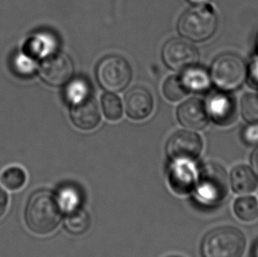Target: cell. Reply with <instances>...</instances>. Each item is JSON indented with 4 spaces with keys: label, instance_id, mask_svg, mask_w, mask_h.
<instances>
[{
    "label": "cell",
    "instance_id": "6da1fadb",
    "mask_svg": "<svg viewBox=\"0 0 258 257\" xmlns=\"http://www.w3.org/2000/svg\"><path fill=\"white\" fill-rule=\"evenodd\" d=\"M62 208L56 195L49 190H37L29 197L25 205V226L36 235H48L59 225Z\"/></svg>",
    "mask_w": 258,
    "mask_h": 257
},
{
    "label": "cell",
    "instance_id": "7a4b0ae2",
    "mask_svg": "<svg viewBox=\"0 0 258 257\" xmlns=\"http://www.w3.org/2000/svg\"><path fill=\"white\" fill-rule=\"evenodd\" d=\"M246 248L242 231L234 226H220L211 230L203 239V257H241Z\"/></svg>",
    "mask_w": 258,
    "mask_h": 257
},
{
    "label": "cell",
    "instance_id": "3957f363",
    "mask_svg": "<svg viewBox=\"0 0 258 257\" xmlns=\"http://www.w3.org/2000/svg\"><path fill=\"white\" fill-rule=\"evenodd\" d=\"M228 176L219 164H204L196 182V194L199 201L207 206H217L225 201L228 194Z\"/></svg>",
    "mask_w": 258,
    "mask_h": 257
},
{
    "label": "cell",
    "instance_id": "277c9868",
    "mask_svg": "<svg viewBox=\"0 0 258 257\" xmlns=\"http://www.w3.org/2000/svg\"><path fill=\"white\" fill-rule=\"evenodd\" d=\"M218 18L213 8L207 5L196 6L181 15L178 31L192 42H204L211 38L217 30Z\"/></svg>",
    "mask_w": 258,
    "mask_h": 257
},
{
    "label": "cell",
    "instance_id": "5b68a950",
    "mask_svg": "<svg viewBox=\"0 0 258 257\" xmlns=\"http://www.w3.org/2000/svg\"><path fill=\"white\" fill-rule=\"evenodd\" d=\"M247 67L240 56L226 53L213 61L211 79L220 90L233 91L243 84L247 78Z\"/></svg>",
    "mask_w": 258,
    "mask_h": 257
},
{
    "label": "cell",
    "instance_id": "8992f818",
    "mask_svg": "<svg viewBox=\"0 0 258 257\" xmlns=\"http://www.w3.org/2000/svg\"><path fill=\"white\" fill-rule=\"evenodd\" d=\"M132 68L123 57L116 55L105 56L96 67V79L108 93H119L128 87L132 80Z\"/></svg>",
    "mask_w": 258,
    "mask_h": 257
},
{
    "label": "cell",
    "instance_id": "52a82bcc",
    "mask_svg": "<svg viewBox=\"0 0 258 257\" xmlns=\"http://www.w3.org/2000/svg\"><path fill=\"white\" fill-rule=\"evenodd\" d=\"M203 140L195 132L180 131L168 139L166 152L173 161H193L202 153Z\"/></svg>",
    "mask_w": 258,
    "mask_h": 257
},
{
    "label": "cell",
    "instance_id": "ba28073f",
    "mask_svg": "<svg viewBox=\"0 0 258 257\" xmlns=\"http://www.w3.org/2000/svg\"><path fill=\"white\" fill-rule=\"evenodd\" d=\"M162 59L168 68L182 71L196 66L199 52L190 42L182 39H172L162 49Z\"/></svg>",
    "mask_w": 258,
    "mask_h": 257
},
{
    "label": "cell",
    "instance_id": "9c48e42d",
    "mask_svg": "<svg viewBox=\"0 0 258 257\" xmlns=\"http://www.w3.org/2000/svg\"><path fill=\"white\" fill-rule=\"evenodd\" d=\"M74 72L73 61L63 53H53L46 56L40 66L42 80L53 87H61L70 82Z\"/></svg>",
    "mask_w": 258,
    "mask_h": 257
},
{
    "label": "cell",
    "instance_id": "30bf717a",
    "mask_svg": "<svg viewBox=\"0 0 258 257\" xmlns=\"http://www.w3.org/2000/svg\"><path fill=\"white\" fill-rule=\"evenodd\" d=\"M191 162L185 160L174 161L169 167V183L172 189L177 194H188L195 188L198 172Z\"/></svg>",
    "mask_w": 258,
    "mask_h": 257
},
{
    "label": "cell",
    "instance_id": "8fae6325",
    "mask_svg": "<svg viewBox=\"0 0 258 257\" xmlns=\"http://www.w3.org/2000/svg\"><path fill=\"white\" fill-rule=\"evenodd\" d=\"M206 107L208 115L220 125H229L237 116L234 100L224 93L211 94Z\"/></svg>",
    "mask_w": 258,
    "mask_h": 257
},
{
    "label": "cell",
    "instance_id": "7c38bea8",
    "mask_svg": "<svg viewBox=\"0 0 258 257\" xmlns=\"http://www.w3.org/2000/svg\"><path fill=\"white\" fill-rule=\"evenodd\" d=\"M126 113L133 120H143L152 114L154 99L150 92L143 87H135L125 94Z\"/></svg>",
    "mask_w": 258,
    "mask_h": 257
},
{
    "label": "cell",
    "instance_id": "4fadbf2b",
    "mask_svg": "<svg viewBox=\"0 0 258 257\" xmlns=\"http://www.w3.org/2000/svg\"><path fill=\"white\" fill-rule=\"evenodd\" d=\"M178 121L189 130H202L208 123V113L206 105L199 99L192 98L178 108Z\"/></svg>",
    "mask_w": 258,
    "mask_h": 257
},
{
    "label": "cell",
    "instance_id": "5bb4252c",
    "mask_svg": "<svg viewBox=\"0 0 258 257\" xmlns=\"http://www.w3.org/2000/svg\"><path fill=\"white\" fill-rule=\"evenodd\" d=\"M71 106V118L78 128L90 131L101 122L100 109L93 98H87Z\"/></svg>",
    "mask_w": 258,
    "mask_h": 257
},
{
    "label": "cell",
    "instance_id": "9a60e30c",
    "mask_svg": "<svg viewBox=\"0 0 258 257\" xmlns=\"http://www.w3.org/2000/svg\"><path fill=\"white\" fill-rule=\"evenodd\" d=\"M231 188L234 193L246 196L255 192L258 187V176L252 167L240 165L231 171Z\"/></svg>",
    "mask_w": 258,
    "mask_h": 257
},
{
    "label": "cell",
    "instance_id": "2e32d148",
    "mask_svg": "<svg viewBox=\"0 0 258 257\" xmlns=\"http://www.w3.org/2000/svg\"><path fill=\"white\" fill-rule=\"evenodd\" d=\"M181 78L188 93H202L209 89L211 86L209 74L206 70L199 66H194L184 70Z\"/></svg>",
    "mask_w": 258,
    "mask_h": 257
},
{
    "label": "cell",
    "instance_id": "e0dca14e",
    "mask_svg": "<svg viewBox=\"0 0 258 257\" xmlns=\"http://www.w3.org/2000/svg\"><path fill=\"white\" fill-rule=\"evenodd\" d=\"M234 212L238 219L243 222H252L258 218V202L251 196H242L235 200Z\"/></svg>",
    "mask_w": 258,
    "mask_h": 257
},
{
    "label": "cell",
    "instance_id": "ac0fdd59",
    "mask_svg": "<svg viewBox=\"0 0 258 257\" xmlns=\"http://www.w3.org/2000/svg\"><path fill=\"white\" fill-rule=\"evenodd\" d=\"M28 176L24 169L18 166L7 167L0 175V182L9 191H18L27 183Z\"/></svg>",
    "mask_w": 258,
    "mask_h": 257
},
{
    "label": "cell",
    "instance_id": "d6986e66",
    "mask_svg": "<svg viewBox=\"0 0 258 257\" xmlns=\"http://www.w3.org/2000/svg\"><path fill=\"white\" fill-rule=\"evenodd\" d=\"M60 206L63 212L70 213L75 210L80 209L82 202L80 189L74 185H64L60 188L59 191L56 195Z\"/></svg>",
    "mask_w": 258,
    "mask_h": 257
},
{
    "label": "cell",
    "instance_id": "ffe728a7",
    "mask_svg": "<svg viewBox=\"0 0 258 257\" xmlns=\"http://www.w3.org/2000/svg\"><path fill=\"white\" fill-rule=\"evenodd\" d=\"M91 85L85 78H76L71 80L64 93L67 101L71 105L91 97Z\"/></svg>",
    "mask_w": 258,
    "mask_h": 257
},
{
    "label": "cell",
    "instance_id": "44dd1931",
    "mask_svg": "<svg viewBox=\"0 0 258 257\" xmlns=\"http://www.w3.org/2000/svg\"><path fill=\"white\" fill-rule=\"evenodd\" d=\"M90 223V217L88 213L83 210L78 209L68 213L64 221V227L74 235H81L89 229Z\"/></svg>",
    "mask_w": 258,
    "mask_h": 257
},
{
    "label": "cell",
    "instance_id": "7402d4cb",
    "mask_svg": "<svg viewBox=\"0 0 258 257\" xmlns=\"http://www.w3.org/2000/svg\"><path fill=\"white\" fill-rule=\"evenodd\" d=\"M165 97L171 101H178L188 94L181 76L169 77L163 85Z\"/></svg>",
    "mask_w": 258,
    "mask_h": 257
},
{
    "label": "cell",
    "instance_id": "603a6c76",
    "mask_svg": "<svg viewBox=\"0 0 258 257\" xmlns=\"http://www.w3.org/2000/svg\"><path fill=\"white\" fill-rule=\"evenodd\" d=\"M101 107L106 118L110 121H117L122 118L123 108L122 102L116 95L108 93L101 98Z\"/></svg>",
    "mask_w": 258,
    "mask_h": 257
},
{
    "label": "cell",
    "instance_id": "cb8c5ba5",
    "mask_svg": "<svg viewBox=\"0 0 258 257\" xmlns=\"http://www.w3.org/2000/svg\"><path fill=\"white\" fill-rule=\"evenodd\" d=\"M57 40L51 34H40L33 41V50L37 55L48 56L56 53Z\"/></svg>",
    "mask_w": 258,
    "mask_h": 257
},
{
    "label": "cell",
    "instance_id": "d4e9b609",
    "mask_svg": "<svg viewBox=\"0 0 258 257\" xmlns=\"http://www.w3.org/2000/svg\"><path fill=\"white\" fill-rule=\"evenodd\" d=\"M242 116L248 122L258 121V95L254 94H245L241 101Z\"/></svg>",
    "mask_w": 258,
    "mask_h": 257
},
{
    "label": "cell",
    "instance_id": "484cf974",
    "mask_svg": "<svg viewBox=\"0 0 258 257\" xmlns=\"http://www.w3.org/2000/svg\"><path fill=\"white\" fill-rule=\"evenodd\" d=\"M241 138L248 146L258 145V121L250 122L246 126L242 131Z\"/></svg>",
    "mask_w": 258,
    "mask_h": 257
},
{
    "label": "cell",
    "instance_id": "4316f807",
    "mask_svg": "<svg viewBox=\"0 0 258 257\" xmlns=\"http://www.w3.org/2000/svg\"><path fill=\"white\" fill-rule=\"evenodd\" d=\"M9 206V197L5 188L0 186V219L6 215Z\"/></svg>",
    "mask_w": 258,
    "mask_h": 257
},
{
    "label": "cell",
    "instance_id": "83f0119b",
    "mask_svg": "<svg viewBox=\"0 0 258 257\" xmlns=\"http://www.w3.org/2000/svg\"><path fill=\"white\" fill-rule=\"evenodd\" d=\"M250 79H251L252 83L255 84V86L258 87V60L252 65V68L250 70Z\"/></svg>",
    "mask_w": 258,
    "mask_h": 257
},
{
    "label": "cell",
    "instance_id": "f1b7e54d",
    "mask_svg": "<svg viewBox=\"0 0 258 257\" xmlns=\"http://www.w3.org/2000/svg\"><path fill=\"white\" fill-rule=\"evenodd\" d=\"M250 161H251L252 168L258 174V146L252 153Z\"/></svg>",
    "mask_w": 258,
    "mask_h": 257
},
{
    "label": "cell",
    "instance_id": "f546056e",
    "mask_svg": "<svg viewBox=\"0 0 258 257\" xmlns=\"http://www.w3.org/2000/svg\"><path fill=\"white\" fill-rule=\"evenodd\" d=\"M187 1L194 6H201V5H206L210 0H187Z\"/></svg>",
    "mask_w": 258,
    "mask_h": 257
},
{
    "label": "cell",
    "instance_id": "4dcf8cb0",
    "mask_svg": "<svg viewBox=\"0 0 258 257\" xmlns=\"http://www.w3.org/2000/svg\"><path fill=\"white\" fill-rule=\"evenodd\" d=\"M252 256L258 257V240L255 242L253 247V251H252Z\"/></svg>",
    "mask_w": 258,
    "mask_h": 257
},
{
    "label": "cell",
    "instance_id": "1f68e13d",
    "mask_svg": "<svg viewBox=\"0 0 258 257\" xmlns=\"http://www.w3.org/2000/svg\"><path fill=\"white\" fill-rule=\"evenodd\" d=\"M168 257H181V256H178V255H171V256H168Z\"/></svg>",
    "mask_w": 258,
    "mask_h": 257
},
{
    "label": "cell",
    "instance_id": "d6a6232c",
    "mask_svg": "<svg viewBox=\"0 0 258 257\" xmlns=\"http://www.w3.org/2000/svg\"><path fill=\"white\" fill-rule=\"evenodd\" d=\"M257 45H258V39H257Z\"/></svg>",
    "mask_w": 258,
    "mask_h": 257
}]
</instances>
